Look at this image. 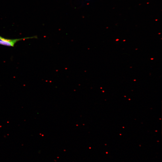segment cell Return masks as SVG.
<instances>
[{"label":"cell","instance_id":"cell-2","mask_svg":"<svg viewBox=\"0 0 162 162\" xmlns=\"http://www.w3.org/2000/svg\"><path fill=\"white\" fill-rule=\"evenodd\" d=\"M90 0H86V1H90Z\"/></svg>","mask_w":162,"mask_h":162},{"label":"cell","instance_id":"cell-1","mask_svg":"<svg viewBox=\"0 0 162 162\" xmlns=\"http://www.w3.org/2000/svg\"><path fill=\"white\" fill-rule=\"evenodd\" d=\"M37 38L36 36H34L18 39H9L4 38L0 35V45L8 46L13 47L16 43L20 40Z\"/></svg>","mask_w":162,"mask_h":162}]
</instances>
